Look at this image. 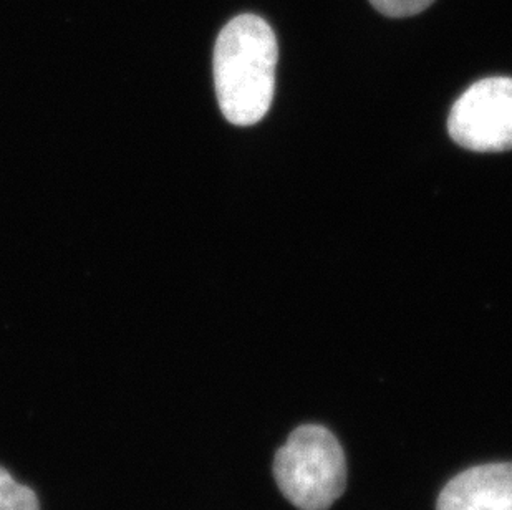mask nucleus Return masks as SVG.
Masks as SVG:
<instances>
[{
    "label": "nucleus",
    "mask_w": 512,
    "mask_h": 510,
    "mask_svg": "<svg viewBox=\"0 0 512 510\" xmlns=\"http://www.w3.org/2000/svg\"><path fill=\"white\" fill-rule=\"evenodd\" d=\"M276 34L259 15H237L214 47V85L226 120L256 125L267 115L276 90Z\"/></svg>",
    "instance_id": "f257e3e1"
},
{
    "label": "nucleus",
    "mask_w": 512,
    "mask_h": 510,
    "mask_svg": "<svg viewBox=\"0 0 512 510\" xmlns=\"http://www.w3.org/2000/svg\"><path fill=\"white\" fill-rule=\"evenodd\" d=\"M274 476L285 499L299 510H329L347 487L342 446L324 426L305 424L276 453Z\"/></svg>",
    "instance_id": "f03ea898"
},
{
    "label": "nucleus",
    "mask_w": 512,
    "mask_h": 510,
    "mask_svg": "<svg viewBox=\"0 0 512 510\" xmlns=\"http://www.w3.org/2000/svg\"><path fill=\"white\" fill-rule=\"evenodd\" d=\"M448 131L476 153L512 150V78H486L469 87L451 108Z\"/></svg>",
    "instance_id": "7ed1b4c3"
},
{
    "label": "nucleus",
    "mask_w": 512,
    "mask_h": 510,
    "mask_svg": "<svg viewBox=\"0 0 512 510\" xmlns=\"http://www.w3.org/2000/svg\"><path fill=\"white\" fill-rule=\"evenodd\" d=\"M436 510H512V462L461 472L441 491Z\"/></svg>",
    "instance_id": "20e7f679"
},
{
    "label": "nucleus",
    "mask_w": 512,
    "mask_h": 510,
    "mask_svg": "<svg viewBox=\"0 0 512 510\" xmlns=\"http://www.w3.org/2000/svg\"><path fill=\"white\" fill-rule=\"evenodd\" d=\"M0 510H40L39 499L30 487L19 484L0 466Z\"/></svg>",
    "instance_id": "39448f33"
},
{
    "label": "nucleus",
    "mask_w": 512,
    "mask_h": 510,
    "mask_svg": "<svg viewBox=\"0 0 512 510\" xmlns=\"http://www.w3.org/2000/svg\"><path fill=\"white\" fill-rule=\"evenodd\" d=\"M387 17H411L428 9L435 0H370Z\"/></svg>",
    "instance_id": "423d86ee"
}]
</instances>
